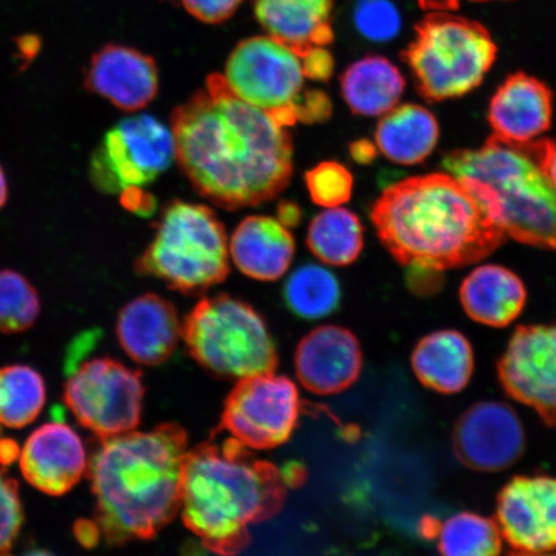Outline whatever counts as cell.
<instances>
[{"instance_id":"obj_28","label":"cell","mask_w":556,"mask_h":556,"mask_svg":"<svg viewBox=\"0 0 556 556\" xmlns=\"http://www.w3.org/2000/svg\"><path fill=\"white\" fill-rule=\"evenodd\" d=\"M342 289L336 275L319 264L296 268L285 282L283 299L288 308L303 319H321L339 307Z\"/></svg>"},{"instance_id":"obj_19","label":"cell","mask_w":556,"mask_h":556,"mask_svg":"<svg viewBox=\"0 0 556 556\" xmlns=\"http://www.w3.org/2000/svg\"><path fill=\"white\" fill-rule=\"evenodd\" d=\"M554 94L544 81L517 73L507 78L490 102L493 136L511 143L534 141L551 129Z\"/></svg>"},{"instance_id":"obj_5","label":"cell","mask_w":556,"mask_h":556,"mask_svg":"<svg viewBox=\"0 0 556 556\" xmlns=\"http://www.w3.org/2000/svg\"><path fill=\"white\" fill-rule=\"evenodd\" d=\"M554 144L491 136L481 149L450 152L442 164L481 200L506 238L556 252V187L546 173Z\"/></svg>"},{"instance_id":"obj_31","label":"cell","mask_w":556,"mask_h":556,"mask_svg":"<svg viewBox=\"0 0 556 556\" xmlns=\"http://www.w3.org/2000/svg\"><path fill=\"white\" fill-rule=\"evenodd\" d=\"M40 298L27 278L16 270H0V332L30 329L40 315Z\"/></svg>"},{"instance_id":"obj_4","label":"cell","mask_w":556,"mask_h":556,"mask_svg":"<svg viewBox=\"0 0 556 556\" xmlns=\"http://www.w3.org/2000/svg\"><path fill=\"white\" fill-rule=\"evenodd\" d=\"M288 489V475L229 438L187 452L179 513L208 551L236 554L250 527L281 509Z\"/></svg>"},{"instance_id":"obj_45","label":"cell","mask_w":556,"mask_h":556,"mask_svg":"<svg viewBox=\"0 0 556 556\" xmlns=\"http://www.w3.org/2000/svg\"><path fill=\"white\" fill-rule=\"evenodd\" d=\"M7 199H9V184H7L5 173L0 166V208L5 205Z\"/></svg>"},{"instance_id":"obj_37","label":"cell","mask_w":556,"mask_h":556,"mask_svg":"<svg viewBox=\"0 0 556 556\" xmlns=\"http://www.w3.org/2000/svg\"><path fill=\"white\" fill-rule=\"evenodd\" d=\"M122 204L131 213L149 217L154 214L156 201L152 194L144 192L143 187H130L122 193Z\"/></svg>"},{"instance_id":"obj_43","label":"cell","mask_w":556,"mask_h":556,"mask_svg":"<svg viewBox=\"0 0 556 556\" xmlns=\"http://www.w3.org/2000/svg\"><path fill=\"white\" fill-rule=\"evenodd\" d=\"M460 0H420L422 9L430 11L456 10Z\"/></svg>"},{"instance_id":"obj_44","label":"cell","mask_w":556,"mask_h":556,"mask_svg":"<svg viewBox=\"0 0 556 556\" xmlns=\"http://www.w3.org/2000/svg\"><path fill=\"white\" fill-rule=\"evenodd\" d=\"M546 173L553 185L556 187V144L553 146L551 154L547 156Z\"/></svg>"},{"instance_id":"obj_18","label":"cell","mask_w":556,"mask_h":556,"mask_svg":"<svg viewBox=\"0 0 556 556\" xmlns=\"http://www.w3.org/2000/svg\"><path fill=\"white\" fill-rule=\"evenodd\" d=\"M363 370V351L356 337L339 326L325 325L299 343L295 371L312 393L337 394L350 388Z\"/></svg>"},{"instance_id":"obj_32","label":"cell","mask_w":556,"mask_h":556,"mask_svg":"<svg viewBox=\"0 0 556 556\" xmlns=\"http://www.w3.org/2000/svg\"><path fill=\"white\" fill-rule=\"evenodd\" d=\"M353 23L365 39L387 43L400 34L402 17L391 0H356Z\"/></svg>"},{"instance_id":"obj_35","label":"cell","mask_w":556,"mask_h":556,"mask_svg":"<svg viewBox=\"0 0 556 556\" xmlns=\"http://www.w3.org/2000/svg\"><path fill=\"white\" fill-rule=\"evenodd\" d=\"M180 3L201 23L218 25L235 15L242 0H180Z\"/></svg>"},{"instance_id":"obj_26","label":"cell","mask_w":556,"mask_h":556,"mask_svg":"<svg viewBox=\"0 0 556 556\" xmlns=\"http://www.w3.org/2000/svg\"><path fill=\"white\" fill-rule=\"evenodd\" d=\"M348 108L361 116H382L397 106L406 80L400 68L381 55H367L348 66L340 78Z\"/></svg>"},{"instance_id":"obj_14","label":"cell","mask_w":556,"mask_h":556,"mask_svg":"<svg viewBox=\"0 0 556 556\" xmlns=\"http://www.w3.org/2000/svg\"><path fill=\"white\" fill-rule=\"evenodd\" d=\"M496 518L514 554L556 553V478L514 477L498 492Z\"/></svg>"},{"instance_id":"obj_39","label":"cell","mask_w":556,"mask_h":556,"mask_svg":"<svg viewBox=\"0 0 556 556\" xmlns=\"http://www.w3.org/2000/svg\"><path fill=\"white\" fill-rule=\"evenodd\" d=\"M350 150L352 157L359 164H370L378 154L377 146L365 139L352 143Z\"/></svg>"},{"instance_id":"obj_2","label":"cell","mask_w":556,"mask_h":556,"mask_svg":"<svg viewBox=\"0 0 556 556\" xmlns=\"http://www.w3.org/2000/svg\"><path fill=\"white\" fill-rule=\"evenodd\" d=\"M371 220L393 258L419 273L470 266L506 240L481 200L448 172L389 186L375 201Z\"/></svg>"},{"instance_id":"obj_7","label":"cell","mask_w":556,"mask_h":556,"mask_svg":"<svg viewBox=\"0 0 556 556\" xmlns=\"http://www.w3.org/2000/svg\"><path fill=\"white\" fill-rule=\"evenodd\" d=\"M497 58L489 30L476 21L443 11L416 26L415 39L402 53L424 99H458L482 85Z\"/></svg>"},{"instance_id":"obj_29","label":"cell","mask_w":556,"mask_h":556,"mask_svg":"<svg viewBox=\"0 0 556 556\" xmlns=\"http://www.w3.org/2000/svg\"><path fill=\"white\" fill-rule=\"evenodd\" d=\"M43 377L27 365L0 368V426L21 429L29 426L46 405Z\"/></svg>"},{"instance_id":"obj_24","label":"cell","mask_w":556,"mask_h":556,"mask_svg":"<svg viewBox=\"0 0 556 556\" xmlns=\"http://www.w3.org/2000/svg\"><path fill=\"white\" fill-rule=\"evenodd\" d=\"M413 368L422 386L438 393L454 394L469 384L475 371V354L462 332L435 331L415 346Z\"/></svg>"},{"instance_id":"obj_25","label":"cell","mask_w":556,"mask_h":556,"mask_svg":"<svg viewBox=\"0 0 556 556\" xmlns=\"http://www.w3.org/2000/svg\"><path fill=\"white\" fill-rule=\"evenodd\" d=\"M440 138L435 116L420 104L406 103L382 115L375 131L377 148L391 162L416 165L427 160Z\"/></svg>"},{"instance_id":"obj_27","label":"cell","mask_w":556,"mask_h":556,"mask_svg":"<svg viewBox=\"0 0 556 556\" xmlns=\"http://www.w3.org/2000/svg\"><path fill=\"white\" fill-rule=\"evenodd\" d=\"M307 245L313 255L336 267L350 266L364 249V227L344 207H328L311 222Z\"/></svg>"},{"instance_id":"obj_30","label":"cell","mask_w":556,"mask_h":556,"mask_svg":"<svg viewBox=\"0 0 556 556\" xmlns=\"http://www.w3.org/2000/svg\"><path fill=\"white\" fill-rule=\"evenodd\" d=\"M438 551L447 556H493L503 551L496 521L476 513H458L438 521L434 538Z\"/></svg>"},{"instance_id":"obj_36","label":"cell","mask_w":556,"mask_h":556,"mask_svg":"<svg viewBox=\"0 0 556 556\" xmlns=\"http://www.w3.org/2000/svg\"><path fill=\"white\" fill-rule=\"evenodd\" d=\"M302 64L305 78L312 80H329L333 73L332 54L326 50V47L313 48L311 52L304 55Z\"/></svg>"},{"instance_id":"obj_38","label":"cell","mask_w":556,"mask_h":556,"mask_svg":"<svg viewBox=\"0 0 556 556\" xmlns=\"http://www.w3.org/2000/svg\"><path fill=\"white\" fill-rule=\"evenodd\" d=\"M277 219L287 228L296 227L302 219L301 207L290 201H282L277 208Z\"/></svg>"},{"instance_id":"obj_6","label":"cell","mask_w":556,"mask_h":556,"mask_svg":"<svg viewBox=\"0 0 556 556\" xmlns=\"http://www.w3.org/2000/svg\"><path fill=\"white\" fill-rule=\"evenodd\" d=\"M155 227L154 240L136 263L139 274L185 294L201 293L226 280L228 239L211 207L174 200Z\"/></svg>"},{"instance_id":"obj_17","label":"cell","mask_w":556,"mask_h":556,"mask_svg":"<svg viewBox=\"0 0 556 556\" xmlns=\"http://www.w3.org/2000/svg\"><path fill=\"white\" fill-rule=\"evenodd\" d=\"M88 92L102 97L128 113L142 110L159 92V70L154 59L136 48L108 45L97 51L86 70Z\"/></svg>"},{"instance_id":"obj_21","label":"cell","mask_w":556,"mask_h":556,"mask_svg":"<svg viewBox=\"0 0 556 556\" xmlns=\"http://www.w3.org/2000/svg\"><path fill=\"white\" fill-rule=\"evenodd\" d=\"M333 0H254L256 20L274 39L303 59L333 41Z\"/></svg>"},{"instance_id":"obj_23","label":"cell","mask_w":556,"mask_h":556,"mask_svg":"<svg viewBox=\"0 0 556 556\" xmlns=\"http://www.w3.org/2000/svg\"><path fill=\"white\" fill-rule=\"evenodd\" d=\"M460 301L472 321L491 328H505L523 311L527 290L513 270L497 264H485L465 278Z\"/></svg>"},{"instance_id":"obj_22","label":"cell","mask_w":556,"mask_h":556,"mask_svg":"<svg viewBox=\"0 0 556 556\" xmlns=\"http://www.w3.org/2000/svg\"><path fill=\"white\" fill-rule=\"evenodd\" d=\"M229 255L243 275L258 281H276L293 263L295 242L278 219L252 215L235 229Z\"/></svg>"},{"instance_id":"obj_13","label":"cell","mask_w":556,"mask_h":556,"mask_svg":"<svg viewBox=\"0 0 556 556\" xmlns=\"http://www.w3.org/2000/svg\"><path fill=\"white\" fill-rule=\"evenodd\" d=\"M505 392L556 426V325L519 326L497 364Z\"/></svg>"},{"instance_id":"obj_16","label":"cell","mask_w":556,"mask_h":556,"mask_svg":"<svg viewBox=\"0 0 556 556\" xmlns=\"http://www.w3.org/2000/svg\"><path fill=\"white\" fill-rule=\"evenodd\" d=\"M18 460L27 483L46 495L62 496L87 475L89 456L72 427L50 421L27 438Z\"/></svg>"},{"instance_id":"obj_41","label":"cell","mask_w":556,"mask_h":556,"mask_svg":"<svg viewBox=\"0 0 556 556\" xmlns=\"http://www.w3.org/2000/svg\"><path fill=\"white\" fill-rule=\"evenodd\" d=\"M21 448L11 440L0 441V464H11L20 457Z\"/></svg>"},{"instance_id":"obj_3","label":"cell","mask_w":556,"mask_h":556,"mask_svg":"<svg viewBox=\"0 0 556 556\" xmlns=\"http://www.w3.org/2000/svg\"><path fill=\"white\" fill-rule=\"evenodd\" d=\"M100 441L87 475L101 536L110 545L156 536L179 513L186 433L164 424Z\"/></svg>"},{"instance_id":"obj_10","label":"cell","mask_w":556,"mask_h":556,"mask_svg":"<svg viewBox=\"0 0 556 556\" xmlns=\"http://www.w3.org/2000/svg\"><path fill=\"white\" fill-rule=\"evenodd\" d=\"M143 397L141 372L110 357L74 364L64 388L70 413L100 440L136 430Z\"/></svg>"},{"instance_id":"obj_12","label":"cell","mask_w":556,"mask_h":556,"mask_svg":"<svg viewBox=\"0 0 556 556\" xmlns=\"http://www.w3.org/2000/svg\"><path fill=\"white\" fill-rule=\"evenodd\" d=\"M301 412L294 382L274 371L263 372L239 380L228 395L222 426L241 446L268 450L289 440Z\"/></svg>"},{"instance_id":"obj_15","label":"cell","mask_w":556,"mask_h":556,"mask_svg":"<svg viewBox=\"0 0 556 556\" xmlns=\"http://www.w3.org/2000/svg\"><path fill=\"white\" fill-rule=\"evenodd\" d=\"M452 444L458 462L477 471H500L516 464L526 447L525 428L506 403H476L457 420Z\"/></svg>"},{"instance_id":"obj_11","label":"cell","mask_w":556,"mask_h":556,"mask_svg":"<svg viewBox=\"0 0 556 556\" xmlns=\"http://www.w3.org/2000/svg\"><path fill=\"white\" fill-rule=\"evenodd\" d=\"M176 159L172 128L151 115L117 123L103 136L89 164V177L102 193L144 187L169 169Z\"/></svg>"},{"instance_id":"obj_9","label":"cell","mask_w":556,"mask_h":556,"mask_svg":"<svg viewBox=\"0 0 556 556\" xmlns=\"http://www.w3.org/2000/svg\"><path fill=\"white\" fill-rule=\"evenodd\" d=\"M224 76L236 96L283 127L304 122L312 90L304 92L302 59L269 35L240 41L229 54Z\"/></svg>"},{"instance_id":"obj_8","label":"cell","mask_w":556,"mask_h":556,"mask_svg":"<svg viewBox=\"0 0 556 556\" xmlns=\"http://www.w3.org/2000/svg\"><path fill=\"white\" fill-rule=\"evenodd\" d=\"M182 338L192 357L218 377L242 380L275 370L276 346L267 325L239 299L201 301L187 317Z\"/></svg>"},{"instance_id":"obj_1","label":"cell","mask_w":556,"mask_h":556,"mask_svg":"<svg viewBox=\"0 0 556 556\" xmlns=\"http://www.w3.org/2000/svg\"><path fill=\"white\" fill-rule=\"evenodd\" d=\"M180 170L201 197L226 211L258 206L287 189L294 169L293 138L258 108L236 96L224 75L173 111Z\"/></svg>"},{"instance_id":"obj_34","label":"cell","mask_w":556,"mask_h":556,"mask_svg":"<svg viewBox=\"0 0 556 556\" xmlns=\"http://www.w3.org/2000/svg\"><path fill=\"white\" fill-rule=\"evenodd\" d=\"M24 525L18 483L0 469V555L9 554Z\"/></svg>"},{"instance_id":"obj_33","label":"cell","mask_w":556,"mask_h":556,"mask_svg":"<svg viewBox=\"0 0 556 556\" xmlns=\"http://www.w3.org/2000/svg\"><path fill=\"white\" fill-rule=\"evenodd\" d=\"M305 184L313 203L337 207L352 197L353 178L344 165L336 162L321 163L305 174Z\"/></svg>"},{"instance_id":"obj_42","label":"cell","mask_w":556,"mask_h":556,"mask_svg":"<svg viewBox=\"0 0 556 556\" xmlns=\"http://www.w3.org/2000/svg\"><path fill=\"white\" fill-rule=\"evenodd\" d=\"M39 48L40 41L38 38L33 37V35H27V37L21 38L18 41V50L21 54L29 60L38 53Z\"/></svg>"},{"instance_id":"obj_40","label":"cell","mask_w":556,"mask_h":556,"mask_svg":"<svg viewBox=\"0 0 556 556\" xmlns=\"http://www.w3.org/2000/svg\"><path fill=\"white\" fill-rule=\"evenodd\" d=\"M78 527L80 528V531L76 532V534H78L83 545H93L99 541L101 533L96 523L92 525L87 523V521H83V526Z\"/></svg>"},{"instance_id":"obj_20","label":"cell","mask_w":556,"mask_h":556,"mask_svg":"<svg viewBox=\"0 0 556 556\" xmlns=\"http://www.w3.org/2000/svg\"><path fill=\"white\" fill-rule=\"evenodd\" d=\"M116 337L125 353L146 366L165 363L184 337L176 308L155 294L134 299L119 313Z\"/></svg>"}]
</instances>
